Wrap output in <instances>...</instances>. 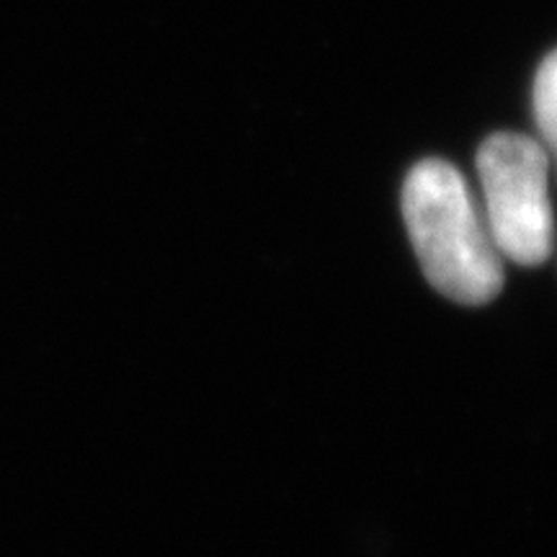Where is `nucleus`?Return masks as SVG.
<instances>
[{"label": "nucleus", "mask_w": 557, "mask_h": 557, "mask_svg": "<svg viewBox=\"0 0 557 557\" xmlns=\"http://www.w3.org/2000/svg\"><path fill=\"white\" fill-rule=\"evenodd\" d=\"M403 218L436 292L470 308L500 295L504 261L455 165L438 158L413 165L403 184Z\"/></svg>", "instance_id": "1"}, {"label": "nucleus", "mask_w": 557, "mask_h": 557, "mask_svg": "<svg viewBox=\"0 0 557 557\" xmlns=\"http://www.w3.org/2000/svg\"><path fill=\"white\" fill-rule=\"evenodd\" d=\"M478 173L498 253L519 267L545 263L553 253L547 150L521 132H496L480 145Z\"/></svg>", "instance_id": "2"}, {"label": "nucleus", "mask_w": 557, "mask_h": 557, "mask_svg": "<svg viewBox=\"0 0 557 557\" xmlns=\"http://www.w3.org/2000/svg\"><path fill=\"white\" fill-rule=\"evenodd\" d=\"M534 120L540 124L545 145L557 143V54L547 52L534 75Z\"/></svg>", "instance_id": "3"}]
</instances>
